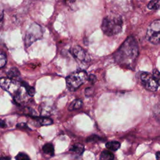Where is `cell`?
Returning a JSON list of instances; mask_svg holds the SVG:
<instances>
[{"mask_svg":"<svg viewBox=\"0 0 160 160\" xmlns=\"http://www.w3.org/2000/svg\"><path fill=\"white\" fill-rule=\"evenodd\" d=\"M42 151L44 153L52 156L54 154V147L51 143H46L42 146Z\"/></svg>","mask_w":160,"mask_h":160,"instance_id":"5bb4252c","label":"cell"},{"mask_svg":"<svg viewBox=\"0 0 160 160\" xmlns=\"http://www.w3.org/2000/svg\"><path fill=\"white\" fill-rule=\"evenodd\" d=\"M1 160H11V158L9 157H2Z\"/></svg>","mask_w":160,"mask_h":160,"instance_id":"4316f807","label":"cell"},{"mask_svg":"<svg viewBox=\"0 0 160 160\" xmlns=\"http://www.w3.org/2000/svg\"><path fill=\"white\" fill-rule=\"evenodd\" d=\"M88 79L85 71H78L69 74L66 78V85L69 90L75 91L78 89Z\"/></svg>","mask_w":160,"mask_h":160,"instance_id":"277c9868","label":"cell"},{"mask_svg":"<svg viewBox=\"0 0 160 160\" xmlns=\"http://www.w3.org/2000/svg\"><path fill=\"white\" fill-rule=\"evenodd\" d=\"M148 8L149 9L156 10L160 8V1H151L147 6Z\"/></svg>","mask_w":160,"mask_h":160,"instance_id":"2e32d148","label":"cell"},{"mask_svg":"<svg viewBox=\"0 0 160 160\" xmlns=\"http://www.w3.org/2000/svg\"><path fill=\"white\" fill-rule=\"evenodd\" d=\"M84 93H85V95L86 96H92L94 93V89L93 88H87L86 89H85V91H84Z\"/></svg>","mask_w":160,"mask_h":160,"instance_id":"7402d4cb","label":"cell"},{"mask_svg":"<svg viewBox=\"0 0 160 160\" xmlns=\"http://www.w3.org/2000/svg\"><path fill=\"white\" fill-rule=\"evenodd\" d=\"M16 160H31L29 156L24 152H19L16 157Z\"/></svg>","mask_w":160,"mask_h":160,"instance_id":"ac0fdd59","label":"cell"},{"mask_svg":"<svg viewBox=\"0 0 160 160\" xmlns=\"http://www.w3.org/2000/svg\"><path fill=\"white\" fill-rule=\"evenodd\" d=\"M42 36V29L40 25L37 23L31 24L25 33L24 45L28 47L34 42L41 39Z\"/></svg>","mask_w":160,"mask_h":160,"instance_id":"5b68a950","label":"cell"},{"mask_svg":"<svg viewBox=\"0 0 160 160\" xmlns=\"http://www.w3.org/2000/svg\"><path fill=\"white\" fill-rule=\"evenodd\" d=\"M17 127L18 128H27V129H28V126L25 124V123H19V124H17Z\"/></svg>","mask_w":160,"mask_h":160,"instance_id":"603a6c76","label":"cell"},{"mask_svg":"<svg viewBox=\"0 0 160 160\" xmlns=\"http://www.w3.org/2000/svg\"><path fill=\"white\" fill-rule=\"evenodd\" d=\"M69 151L71 152H73L78 155H81L82 154V152L84 151V146L80 143H76L71 146V147L69 149Z\"/></svg>","mask_w":160,"mask_h":160,"instance_id":"30bf717a","label":"cell"},{"mask_svg":"<svg viewBox=\"0 0 160 160\" xmlns=\"http://www.w3.org/2000/svg\"><path fill=\"white\" fill-rule=\"evenodd\" d=\"M152 75L155 78L156 82H158V85L160 86V72H159L157 69H154L152 72Z\"/></svg>","mask_w":160,"mask_h":160,"instance_id":"d6986e66","label":"cell"},{"mask_svg":"<svg viewBox=\"0 0 160 160\" xmlns=\"http://www.w3.org/2000/svg\"><path fill=\"white\" fill-rule=\"evenodd\" d=\"M146 38L152 44L160 43V19L153 21L147 28Z\"/></svg>","mask_w":160,"mask_h":160,"instance_id":"8992f818","label":"cell"},{"mask_svg":"<svg viewBox=\"0 0 160 160\" xmlns=\"http://www.w3.org/2000/svg\"><path fill=\"white\" fill-rule=\"evenodd\" d=\"M6 62H7L6 56L4 53L1 52L0 54V68H2L4 66H5L6 64Z\"/></svg>","mask_w":160,"mask_h":160,"instance_id":"e0dca14e","label":"cell"},{"mask_svg":"<svg viewBox=\"0 0 160 160\" xmlns=\"http://www.w3.org/2000/svg\"><path fill=\"white\" fill-rule=\"evenodd\" d=\"M114 154L109 151H103L100 154L99 160H113Z\"/></svg>","mask_w":160,"mask_h":160,"instance_id":"4fadbf2b","label":"cell"},{"mask_svg":"<svg viewBox=\"0 0 160 160\" xmlns=\"http://www.w3.org/2000/svg\"><path fill=\"white\" fill-rule=\"evenodd\" d=\"M120 146H121L120 142L118 141H115L108 142L106 144V147L107 148V149H108L109 150L112 151H117L120 148Z\"/></svg>","mask_w":160,"mask_h":160,"instance_id":"7c38bea8","label":"cell"},{"mask_svg":"<svg viewBox=\"0 0 160 160\" xmlns=\"http://www.w3.org/2000/svg\"><path fill=\"white\" fill-rule=\"evenodd\" d=\"M0 85L1 88L8 92L16 101L19 103L24 101L28 95L27 91L28 85L26 82L2 78L0 80Z\"/></svg>","mask_w":160,"mask_h":160,"instance_id":"7a4b0ae2","label":"cell"},{"mask_svg":"<svg viewBox=\"0 0 160 160\" xmlns=\"http://www.w3.org/2000/svg\"><path fill=\"white\" fill-rule=\"evenodd\" d=\"M38 121L39 123L42 126H48L52 124L53 121L51 118L44 117V118H40L38 119Z\"/></svg>","mask_w":160,"mask_h":160,"instance_id":"9a60e30c","label":"cell"},{"mask_svg":"<svg viewBox=\"0 0 160 160\" xmlns=\"http://www.w3.org/2000/svg\"><path fill=\"white\" fill-rule=\"evenodd\" d=\"M122 20L119 16H107L101 24V29L104 34L111 36L119 34L122 31Z\"/></svg>","mask_w":160,"mask_h":160,"instance_id":"3957f363","label":"cell"},{"mask_svg":"<svg viewBox=\"0 0 160 160\" xmlns=\"http://www.w3.org/2000/svg\"><path fill=\"white\" fill-rule=\"evenodd\" d=\"M139 79L142 86L150 91H156L158 88V84L152 74L147 72L139 73Z\"/></svg>","mask_w":160,"mask_h":160,"instance_id":"52a82bcc","label":"cell"},{"mask_svg":"<svg viewBox=\"0 0 160 160\" xmlns=\"http://www.w3.org/2000/svg\"><path fill=\"white\" fill-rule=\"evenodd\" d=\"M139 48L136 40L132 36L128 37L114 54L117 63L131 68L138 56Z\"/></svg>","mask_w":160,"mask_h":160,"instance_id":"6da1fadb","label":"cell"},{"mask_svg":"<svg viewBox=\"0 0 160 160\" xmlns=\"http://www.w3.org/2000/svg\"><path fill=\"white\" fill-rule=\"evenodd\" d=\"M7 74L8 78L15 81H18V78L20 76V72L16 68H12L8 71Z\"/></svg>","mask_w":160,"mask_h":160,"instance_id":"9c48e42d","label":"cell"},{"mask_svg":"<svg viewBox=\"0 0 160 160\" xmlns=\"http://www.w3.org/2000/svg\"><path fill=\"white\" fill-rule=\"evenodd\" d=\"M27 91H28V95H29L30 97H32V96H34V94H35V89H34V88H32V87H31V86H27Z\"/></svg>","mask_w":160,"mask_h":160,"instance_id":"44dd1931","label":"cell"},{"mask_svg":"<svg viewBox=\"0 0 160 160\" xmlns=\"http://www.w3.org/2000/svg\"><path fill=\"white\" fill-rule=\"evenodd\" d=\"M71 53L76 59L81 62H85L87 59V54L86 51L84 49L79 46H74L71 50Z\"/></svg>","mask_w":160,"mask_h":160,"instance_id":"ba28073f","label":"cell"},{"mask_svg":"<svg viewBox=\"0 0 160 160\" xmlns=\"http://www.w3.org/2000/svg\"><path fill=\"white\" fill-rule=\"evenodd\" d=\"M88 79H89V81H95V80H96V77H95L94 75L91 74V75H90V76L88 77Z\"/></svg>","mask_w":160,"mask_h":160,"instance_id":"cb8c5ba5","label":"cell"},{"mask_svg":"<svg viewBox=\"0 0 160 160\" xmlns=\"http://www.w3.org/2000/svg\"><path fill=\"white\" fill-rule=\"evenodd\" d=\"M101 139V138L95 134H92L90 136H89L87 139H86V141L87 142H94V141H99Z\"/></svg>","mask_w":160,"mask_h":160,"instance_id":"ffe728a7","label":"cell"},{"mask_svg":"<svg viewBox=\"0 0 160 160\" xmlns=\"http://www.w3.org/2000/svg\"><path fill=\"white\" fill-rule=\"evenodd\" d=\"M5 126H6V123H5V122H4V121L1 120V128H4Z\"/></svg>","mask_w":160,"mask_h":160,"instance_id":"484cf974","label":"cell"},{"mask_svg":"<svg viewBox=\"0 0 160 160\" xmlns=\"http://www.w3.org/2000/svg\"><path fill=\"white\" fill-rule=\"evenodd\" d=\"M156 160H160V152H157L156 153Z\"/></svg>","mask_w":160,"mask_h":160,"instance_id":"d4e9b609","label":"cell"},{"mask_svg":"<svg viewBox=\"0 0 160 160\" xmlns=\"http://www.w3.org/2000/svg\"><path fill=\"white\" fill-rule=\"evenodd\" d=\"M82 101H81V99H74L69 104L68 106V110L73 111V110L79 109L82 107Z\"/></svg>","mask_w":160,"mask_h":160,"instance_id":"8fae6325","label":"cell"}]
</instances>
